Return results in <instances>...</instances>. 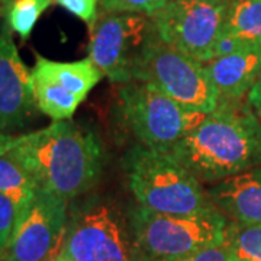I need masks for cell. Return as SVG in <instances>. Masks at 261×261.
<instances>
[{
	"label": "cell",
	"instance_id": "obj_14",
	"mask_svg": "<svg viewBox=\"0 0 261 261\" xmlns=\"http://www.w3.org/2000/svg\"><path fill=\"white\" fill-rule=\"evenodd\" d=\"M207 195L215 207L232 221L261 224V167L216 181Z\"/></svg>",
	"mask_w": 261,
	"mask_h": 261
},
{
	"label": "cell",
	"instance_id": "obj_6",
	"mask_svg": "<svg viewBox=\"0 0 261 261\" xmlns=\"http://www.w3.org/2000/svg\"><path fill=\"white\" fill-rule=\"evenodd\" d=\"M134 80L154 84L187 109L211 113L219 96L205 63L166 44L152 34L134 71Z\"/></svg>",
	"mask_w": 261,
	"mask_h": 261
},
{
	"label": "cell",
	"instance_id": "obj_26",
	"mask_svg": "<svg viewBox=\"0 0 261 261\" xmlns=\"http://www.w3.org/2000/svg\"><path fill=\"white\" fill-rule=\"evenodd\" d=\"M8 135H3V134H0V149H2V145H3V142H5V138H6Z\"/></svg>",
	"mask_w": 261,
	"mask_h": 261
},
{
	"label": "cell",
	"instance_id": "obj_10",
	"mask_svg": "<svg viewBox=\"0 0 261 261\" xmlns=\"http://www.w3.org/2000/svg\"><path fill=\"white\" fill-rule=\"evenodd\" d=\"M226 8L221 0H168L152 22L166 44L206 64L214 60Z\"/></svg>",
	"mask_w": 261,
	"mask_h": 261
},
{
	"label": "cell",
	"instance_id": "obj_18",
	"mask_svg": "<svg viewBox=\"0 0 261 261\" xmlns=\"http://www.w3.org/2000/svg\"><path fill=\"white\" fill-rule=\"evenodd\" d=\"M54 3V0H3L2 18L3 23L27 41L37 25L41 15Z\"/></svg>",
	"mask_w": 261,
	"mask_h": 261
},
{
	"label": "cell",
	"instance_id": "obj_4",
	"mask_svg": "<svg viewBox=\"0 0 261 261\" xmlns=\"http://www.w3.org/2000/svg\"><path fill=\"white\" fill-rule=\"evenodd\" d=\"M121 113L141 145L170 154L207 113L187 109L154 84L134 80L119 90Z\"/></svg>",
	"mask_w": 261,
	"mask_h": 261
},
{
	"label": "cell",
	"instance_id": "obj_23",
	"mask_svg": "<svg viewBox=\"0 0 261 261\" xmlns=\"http://www.w3.org/2000/svg\"><path fill=\"white\" fill-rule=\"evenodd\" d=\"M248 47V44L243 42L241 39H238L237 37H232V35H228V34H221L216 44H215L214 49V58L216 57H224L229 56L232 53H237L243 48Z\"/></svg>",
	"mask_w": 261,
	"mask_h": 261
},
{
	"label": "cell",
	"instance_id": "obj_9",
	"mask_svg": "<svg viewBox=\"0 0 261 261\" xmlns=\"http://www.w3.org/2000/svg\"><path fill=\"white\" fill-rule=\"evenodd\" d=\"M68 200L38 189L20 209L0 261H53L64 244Z\"/></svg>",
	"mask_w": 261,
	"mask_h": 261
},
{
	"label": "cell",
	"instance_id": "obj_11",
	"mask_svg": "<svg viewBox=\"0 0 261 261\" xmlns=\"http://www.w3.org/2000/svg\"><path fill=\"white\" fill-rule=\"evenodd\" d=\"M31 71L38 111L53 122L71 119L80 103L103 77L89 57L63 63L38 56Z\"/></svg>",
	"mask_w": 261,
	"mask_h": 261
},
{
	"label": "cell",
	"instance_id": "obj_16",
	"mask_svg": "<svg viewBox=\"0 0 261 261\" xmlns=\"http://www.w3.org/2000/svg\"><path fill=\"white\" fill-rule=\"evenodd\" d=\"M38 185L19 161L0 152V193L10 197L22 209L35 196Z\"/></svg>",
	"mask_w": 261,
	"mask_h": 261
},
{
	"label": "cell",
	"instance_id": "obj_2",
	"mask_svg": "<svg viewBox=\"0 0 261 261\" xmlns=\"http://www.w3.org/2000/svg\"><path fill=\"white\" fill-rule=\"evenodd\" d=\"M170 155L200 183L261 167V123L248 103L219 100Z\"/></svg>",
	"mask_w": 261,
	"mask_h": 261
},
{
	"label": "cell",
	"instance_id": "obj_13",
	"mask_svg": "<svg viewBox=\"0 0 261 261\" xmlns=\"http://www.w3.org/2000/svg\"><path fill=\"white\" fill-rule=\"evenodd\" d=\"M219 100L240 102L248 96L261 73V45H248L206 63Z\"/></svg>",
	"mask_w": 261,
	"mask_h": 261
},
{
	"label": "cell",
	"instance_id": "obj_27",
	"mask_svg": "<svg viewBox=\"0 0 261 261\" xmlns=\"http://www.w3.org/2000/svg\"><path fill=\"white\" fill-rule=\"evenodd\" d=\"M255 112V115H257V118H258V121H260L261 123V109H257V111H254Z\"/></svg>",
	"mask_w": 261,
	"mask_h": 261
},
{
	"label": "cell",
	"instance_id": "obj_22",
	"mask_svg": "<svg viewBox=\"0 0 261 261\" xmlns=\"http://www.w3.org/2000/svg\"><path fill=\"white\" fill-rule=\"evenodd\" d=\"M151 261H228V252L222 243L214 245V247L199 250V251L190 252L186 255L174 257V258H160V260Z\"/></svg>",
	"mask_w": 261,
	"mask_h": 261
},
{
	"label": "cell",
	"instance_id": "obj_7",
	"mask_svg": "<svg viewBox=\"0 0 261 261\" xmlns=\"http://www.w3.org/2000/svg\"><path fill=\"white\" fill-rule=\"evenodd\" d=\"M90 29L89 58L112 83L134 82L144 48L155 32L152 18L138 13H99Z\"/></svg>",
	"mask_w": 261,
	"mask_h": 261
},
{
	"label": "cell",
	"instance_id": "obj_20",
	"mask_svg": "<svg viewBox=\"0 0 261 261\" xmlns=\"http://www.w3.org/2000/svg\"><path fill=\"white\" fill-rule=\"evenodd\" d=\"M20 207L10 197L0 193V252L6 247L15 228Z\"/></svg>",
	"mask_w": 261,
	"mask_h": 261
},
{
	"label": "cell",
	"instance_id": "obj_15",
	"mask_svg": "<svg viewBox=\"0 0 261 261\" xmlns=\"http://www.w3.org/2000/svg\"><path fill=\"white\" fill-rule=\"evenodd\" d=\"M222 32L248 45H261V0H235L228 5Z\"/></svg>",
	"mask_w": 261,
	"mask_h": 261
},
{
	"label": "cell",
	"instance_id": "obj_8",
	"mask_svg": "<svg viewBox=\"0 0 261 261\" xmlns=\"http://www.w3.org/2000/svg\"><path fill=\"white\" fill-rule=\"evenodd\" d=\"M60 252L68 261H142L118 211L103 202L74 209Z\"/></svg>",
	"mask_w": 261,
	"mask_h": 261
},
{
	"label": "cell",
	"instance_id": "obj_17",
	"mask_svg": "<svg viewBox=\"0 0 261 261\" xmlns=\"http://www.w3.org/2000/svg\"><path fill=\"white\" fill-rule=\"evenodd\" d=\"M224 245L228 261H261V224L228 222Z\"/></svg>",
	"mask_w": 261,
	"mask_h": 261
},
{
	"label": "cell",
	"instance_id": "obj_5",
	"mask_svg": "<svg viewBox=\"0 0 261 261\" xmlns=\"http://www.w3.org/2000/svg\"><path fill=\"white\" fill-rule=\"evenodd\" d=\"M228 221L221 211L167 215L137 206L130 228L137 248L151 260L174 258L224 243Z\"/></svg>",
	"mask_w": 261,
	"mask_h": 261
},
{
	"label": "cell",
	"instance_id": "obj_3",
	"mask_svg": "<svg viewBox=\"0 0 261 261\" xmlns=\"http://www.w3.org/2000/svg\"><path fill=\"white\" fill-rule=\"evenodd\" d=\"M123 166L138 205L167 215H196L215 211L202 183L170 154L135 145Z\"/></svg>",
	"mask_w": 261,
	"mask_h": 261
},
{
	"label": "cell",
	"instance_id": "obj_29",
	"mask_svg": "<svg viewBox=\"0 0 261 261\" xmlns=\"http://www.w3.org/2000/svg\"><path fill=\"white\" fill-rule=\"evenodd\" d=\"M2 8H3V0H0V15H2Z\"/></svg>",
	"mask_w": 261,
	"mask_h": 261
},
{
	"label": "cell",
	"instance_id": "obj_28",
	"mask_svg": "<svg viewBox=\"0 0 261 261\" xmlns=\"http://www.w3.org/2000/svg\"><path fill=\"white\" fill-rule=\"evenodd\" d=\"M221 2H224L225 5L228 6V5H231V3H232V2H235V0H221Z\"/></svg>",
	"mask_w": 261,
	"mask_h": 261
},
{
	"label": "cell",
	"instance_id": "obj_25",
	"mask_svg": "<svg viewBox=\"0 0 261 261\" xmlns=\"http://www.w3.org/2000/svg\"><path fill=\"white\" fill-rule=\"evenodd\" d=\"M53 261H68V260H67L64 255H63V254L60 252V254H58V255H57L56 258H54V260H53Z\"/></svg>",
	"mask_w": 261,
	"mask_h": 261
},
{
	"label": "cell",
	"instance_id": "obj_30",
	"mask_svg": "<svg viewBox=\"0 0 261 261\" xmlns=\"http://www.w3.org/2000/svg\"><path fill=\"white\" fill-rule=\"evenodd\" d=\"M142 261H144V260H142Z\"/></svg>",
	"mask_w": 261,
	"mask_h": 261
},
{
	"label": "cell",
	"instance_id": "obj_1",
	"mask_svg": "<svg viewBox=\"0 0 261 261\" xmlns=\"http://www.w3.org/2000/svg\"><path fill=\"white\" fill-rule=\"evenodd\" d=\"M0 152L27 168L38 189L68 202L87 193L102 174V147L97 137L70 119L54 121L22 135H8Z\"/></svg>",
	"mask_w": 261,
	"mask_h": 261
},
{
	"label": "cell",
	"instance_id": "obj_24",
	"mask_svg": "<svg viewBox=\"0 0 261 261\" xmlns=\"http://www.w3.org/2000/svg\"><path fill=\"white\" fill-rule=\"evenodd\" d=\"M247 103L251 106L252 111L261 109V73L258 75L255 84L252 86V89L250 90L248 96H247Z\"/></svg>",
	"mask_w": 261,
	"mask_h": 261
},
{
	"label": "cell",
	"instance_id": "obj_19",
	"mask_svg": "<svg viewBox=\"0 0 261 261\" xmlns=\"http://www.w3.org/2000/svg\"><path fill=\"white\" fill-rule=\"evenodd\" d=\"M168 0H100L103 12L111 13H138L152 18L164 8Z\"/></svg>",
	"mask_w": 261,
	"mask_h": 261
},
{
	"label": "cell",
	"instance_id": "obj_21",
	"mask_svg": "<svg viewBox=\"0 0 261 261\" xmlns=\"http://www.w3.org/2000/svg\"><path fill=\"white\" fill-rule=\"evenodd\" d=\"M54 3L63 8L71 15L87 23L92 28L99 16V5L100 0H54Z\"/></svg>",
	"mask_w": 261,
	"mask_h": 261
},
{
	"label": "cell",
	"instance_id": "obj_12",
	"mask_svg": "<svg viewBox=\"0 0 261 261\" xmlns=\"http://www.w3.org/2000/svg\"><path fill=\"white\" fill-rule=\"evenodd\" d=\"M38 106L32 71L22 61L10 29L0 28V134L12 135L28 123Z\"/></svg>",
	"mask_w": 261,
	"mask_h": 261
}]
</instances>
